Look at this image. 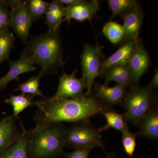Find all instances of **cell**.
I'll return each instance as SVG.
<instances>
[{
  "label": "cell",
  "instance_id": "obj_25",
  "mask_svg": "<svg viewBox=\"0 0 158 158\" xmlns=\"http://www.w3.org/2000/svg\"><path fill=\"white\" fill-rule=\"evenodd\" d=\"M136 134L129 131L123 134L122 143L126 154L130 157H133L136 147Z\"/></svg>",
  "mask_w": 158,
  "mask_h": 158
},
{
  "label": "cell",
  "instance_id": "obj_29",
  "mask_svg": "<svg viewBox=\"0 0 158 158\" xmlns=\"http://www.w3.org/2000/svg\"><path fill=\"white\" fill-rule=\"evenodd\" d=\"M92 148H82L76 149L70 153H65L64 156L66 158H88Z\"/></svg>",
  "mask_w": 158,
  "mask_h": 158
},
{
  "label": "cell",
  "instance_id": "obj_19",
  "mask_svg": "<svg viewBox=\"0 0 158 158\" xmlns=\"http://www.w3.org/2000/svg\"><path fill=\"white\" fill-rule=\"evenodd\" d=\"M106 120V124L98 129L100 133L111 128L123 134L129 130L127 123L125 120L124 114H119L111 110H106L102 113Z\"/></svg>",
  "mask_w": 158,
  "mask_h": 158
},
{
  "label": "cell",
  "instance_id": "obj_11",
  "mask_svg": "<svg viewBox=\"0 0 158 158\" xmlns=\"http://www.w3.org/2000/svg\"><path fill=\"white\" fill-rule=\"evenodd\" d=\"M150 62V57L147 51L138 42L128 62L132 73L133 83L135 85H138L141 77L147 71Z\"/></svg>",
  "mask_w": 158,
  "mask_h": 158
},
{
  "label": "cell",
  "instance_id": "obj_7",
  "mask_svg": "<svg viewBox=\"0 0 158 158\" xmlns=\"http://www.w3.org/2000/svg\"><path fill=\"white\" fill-rule=\"evenodd\" d=\"M102 56V48L99 45H84L81 56V63L83 78L87 88L85 96H90L94 80L101 76L100 73L101 58Z\"/></svg>",
  "mask_w": 158,
  "mask_h": 158
},
{
  "label": "cell",
  "instance_id": "obj_16",
  "mask_svg": "<svg viewBox=\"0 0 158 158\" xmlns=\"http://www.w3.org/2000/svg\"><path fill=\"white\" fill-rule=\"evenodd\" d=\"M16 117L9 116L0 121V153L17 140L20 133L16 126Z\"/></svg>",
  "mask_w": 158,
  "mask_h": 158
},
{
  "label": "cell",
  "instance_id": "obj_28",
  "mask_svg": "<svg viewBox=\"0 0 158 158\" xmlns=\"http://www.w3.org/2000/svg\"><path fill=\"white\" fill-rule=\"evenodd\" d=\"M47 11L53 14L60 15L65 17L66 7L59 1H54L48 3Z\"/></svg>",
  "mask_w": 158,
  "mask_h": 158
},
{
  "label": "cell",
  "instance_id": "obj_27",
  "mask_svg": "<svg viewBox=\"0 0 158 158\" xmlns=\"http://www.w3.org/2000/svg\"><path fill=\"white\" fill-rule=\"evenodd\" d=\"M45 15V23L48 27V31H58L64 16L48 11H47Z\"/></svg>",
  "mask_w": 158,
  "mask_h": 158
},
{
  "label": "cell",
  "instance_id": "obj_2",
  "mask_svg": "<svg viewBox=\"0 0 158 158\" xmlns=\"http://www.w3.org/2000/svg\"><path fill=\"white\" fill-rule=\"evenodd\" d=\"M24 52L30 57L34 65L41 67L43 74L56 72L59 66H63L62 42L58 31H48L27 40Z\"/></svg>",
  "mask_w": 158,
  "mask_h": 158
},
{
  "label": "cell",
  "instance_id": "obj_31",
  "mask_svg": "<svg viewBox=\"0 0 158 158\" xmlns=\"http://www.w3.org/2000/svg\"><path fill=\"white\" fill-rule=\"evenodd\" d=\"M150 87L152 89L157 88L158 87V73L157 70H156L153 77L150 85H149Z\"/></svg>",
  "mask_w": 158,
  "mask_h": 158
},
{
  "label": "cell",
  "instance_id": "obj_21",
  "mask_svg": "<svg viewBox=\"0 0 158 158\" xmlns=\"http://www.w3.org/2000/svg\"><path fill=\"white\" fill-rule=\"evenodd\" d=\"M34 96L23 94L15 95L11 94L9 98L5 100V102L9 104L13 109V116L18 117L19 114L27 108L34 105L33 99Z\"/></svg>",
  "mask_w": 158,
  "mask_h": 158
},
{
  "label": "cell",
  "instance_id": "obj_10",
  "mask_svg": "<svg viewBox=\"0 0 158 158\" xmlns=\"http://www.w3.org/2000/svg\"><path fill=\"white\" fill-rule=\"evenodd\" d=\"M9 72L5 76L0 78V89H5L11 81H19L18 77L24 73L31 72L37 69L30 57L23 52L19 59L10 61Z\"/></svg>",
  "mask_w": 158,
  "mask_h": 158
},
{
  "label": "cell",
  "instance_id": "obj_30",
  "mask_svg": "<svg viewBox=\"0 0 158 158\" xmlns=\"http://www.w3.org/2000/svg\"><path fill=\"white\" fill-rule=\"evenodd\" d=\"M37 10L34 20L38 19L43 15L45 14L48 10V3L42 0H37Z\"/></svg>",
  "mask_w": 158,
  "mask_h": 158
},
{
  "label": "cell",
  "instance_id": "obj_15",
  "mask_svg": "<svg viewBox=\"0 0 158 158\" xmlns=\"http://www.w3.org/2000/svg\"><path fill=\"white\" fill-rule=\"evenodd\" d=\"M127 86L116 84L113 87L99 85L96 87L97 96L105 105L110 107L122 103L127 94Z\"/></svg>",
  "mask_w": 158,
  "mask_h": 158
},
{
  "label": "cell",
  "instance_id": "obj_9",
  "mask_svg": "<svg viewBox=\"0 0 158 158\" xmlns=\"http://www.w3.org/2000/svg\"><path fill=\"white\" fill-rule=\"evenodd\" d=\"M99 4V1L97 0L90 2L81 1L77 4L66 6L65 18L62 20L61 23L65 21L69 23L71 19L80 22H83L87 20L91 22L97 12Z\"/></svg>",
  "mask_w": 158,
  "mask_h": 158
},
{
  "label": "cell",
  "instance_id": "obj_20",
  "mask_svg": "<svg viewBox=\"0 0 158 158\" xmlns=\"http://www.w3.org/2000/svg\"><path fill=\"white\" fill-rule=\"evenodd\" d=\"M108 3L113 14L111 19L116 16L123 18L139 6L138 2L135 0H108Z\"/></svg>",
  "mask_w": 158,
  "mask_h": 158
},
{
  "label": "cell",
  "instance_id": "obj_17",
  "mask_svg": "<svg viewBox=\"0 0 158 158\" xmlns=\"http://www.w3.org/2000/svg\"><path fill=\"white\" fill-rule=\"evenodd\" d=\"M102 76L105 79L104 85H106L110 82L115 81L117 84L128 87L133 83L132 73L128 63L111 66L106 70Z\"/></svg>",
  "mask_w": 158,
  "mask_h": 158
},
{
  "label": "cell",
  "instance_id": "obj_8",
  "mask_svg": "<svg viewBox=\"0 0 158 158\" xmlns=\"http://www.w3.org/2000/svg\"><path fill=\"white\" fill-rule=\"evenodd\" d=\"M77 70H75L70 75L64 72L59 77V87L57 92L52 98L54 99H70L85 96L83 92L86 85L83 78L79 79L76 77Z\"/></svg>",
  "mask_w": 158,
  "mask_h": 158
},
{
  "label": "cell",
  "instance_id": "obj_26",
  "mask_svg": "<svg viewBox=\"0 0 158 158\" xmlns=\"http://www.w3.org/2000/svg\"><path fill=\"white\" fill-rule=\"evenodd\" d=\"M11 13L4 3L0 1V31L8 30L10 27Z\"/></svg>",
  "mask_w": 158,
  "mask_h": 158
},
{
  "label": "cell",
  "instance_id": "obj_33",
  "mask_svg": "<svg viewBox=\"0 0 158 158\" xmlns=\"http://www.w3.org/2000/svg\"><path fill=\"white\" fill-rule=\"evenodd\" d=\"M106 158H116L114 154L106 153Z\"/></svg>",
  "mask_w": 158,
  "mask_h": 158
},
{
  "label": "cell",
  "instance_id": "obj_1",
  "mask_svg": "<svg viewBox=\"0 0 158 158\" xmlns=\"http://www.w3.org/2000/svg\"><path fill=\"white\" fill-rule=\"evenodd\" d=\"M38 110L34 119L36 126L65 122H79L109 110L110 107L93 97L54 99L44 97L34 101Z\"/></svg>",
  "mask_w": 158,
  "mask_h": 158
},
{
  "label": "cell",
  "instance_id": "obj_23",
  "mask_svg": "<svg viewBox=\"0 0 158 158\" xmlns=\"http://www.w3.org/2000/svg\"><path fill=\"white\" fill-rule=\"evenodd\" d=\"M43 75V74L40 72L37 76L32 77L27 81L20 84L15 91H20L23 95L28 94L34 96L38 95L44 97L39 88L40 80Z\"/></svg>",
  "mask_w": 158,
  "mask_h": 158
},
{
  "label": "cell",
  "instance_id": "obj_5",
  "mask_svg": "<svg viewBox=\"0 0 158 158\" xmlns=\"http://www.w3.org/2000/svg\"><path fill=\"white\" fill-rule=\"evenodd\" d=\"M65 146L78 149L82 148H101L104 143L102 135L89 120L76 123L64 132Z\"/></svg>",
  "mask_w": 158,
  "mask_h": 158
},
{
  "label": "cell",
  "instance_id": "obj_3",
  "mask_svg": "<svg viewBox=\"0 0 158 158\" xmlns=\"http://www.w3.org/2000/svg\"><path fill=\"white\" fill-rule=\"evenodd\" d=\"M65 128L61 123L35 127L30 140L31 158H55L63 153Z\"/></svg>",
  "mask_w": 158,
  "mask_h": 158
},
{
  "label": "cell",
  "instance_id": "obj_12",
  "mask_svg": "<svg viewBox=\"0 0 158 158\" xmlns=\"http://www.w3.org/2000/svg\"><path fill=\"white\" fill-rule=\"evenodd\" d=\"M144 14L142 10L138 6L123 18L124 20L123 27V36L121 42L131 40H138V34L140 32Z\"/></svg>",
  "mask_w": 158,
  "mask_h": 158
},
{
  "label": "cell",
  "instance_id": "obj_14",
  "mask_svg": "<svg viewBox=\"0 0 158 158\" xmlns=\"http://www.w3.org/2000/svg\"><path fill=\"white\" fill-rule=\"evenodd\" d=\"M32 131L33 129L23 130L13 144L0 153V158H31L30 143Z\"/></svg>",
  "mask_w": 158,
  "mask_h": 158
},
{
  "label": "cell",
  "instance_id": "obj_13",
  "mask_svg": "<svg viewBox=\"0 0 158 158\" xmlns=\"http://www.w3.org/2000/svg\"><path fill=\"white\" fill-rule=\"evenodd\" d=\"M139 42V40H131L124 43L114 53L102 62L100 69L101 76L103 75L106 69L111 66L115 65H124L128 63Z\"/></svg>",
  "mask_w": 158,
  "mask_h": 158
},
{
  "label": "cell",
  "instance_id": "obj_18",
  "mask_svg": "<svg viewBox=\"0 0 158 158\" xmlns=\"http://www.w3.org/2000/svg\"><path fill=\"white\" fill-rule=\"evenodd\" d=\"M140 131L137 136L157 140L158 138V113L157 108L153 107L143 118L140 124Z\"/></svg>",
  "mask_w": 158,
  "mask_h": 158
},
{
  "label": "cell",
  "instance_id": "obj_24",
  "mask_svg": "<svg viewBox=\"0 0 158 158\" xmlns=\"http://www.w3.org/2000/svg\"><path fill=\"white\" fill-rule=\"evenodd\" d=\"M102 32L106 37L113 44L121 42L123 37V27L116 22L110 21L106 23L103 28Z\"/></svg>",
  "mask_w": 158,
  "mask_h": 158
},
{
  "label": "cell",
  "instance_id": "obj_6",
  "mask_svg": "<svg viewBox=\"0 0 158 158\" xmlns=\"http://www.w3.org/2000/svg\"><path fill=\"white\" fill-rule=\"evenodd\" d=\"M3 1L11 9L10 27L23 42H27L34 20L29 9V1Z\"/></svg>",
  "mask_w": 158,
  "mask_h": 158
},
{
  "label": "cell",
  "instance_id": "obj_22",
  "mask_svg": "<svg viewBox=\"0 0 158 158\" xmlns=\"http://www.w3.org/2000/svg\"><path fill=\"white\" fill-rule=\"evenodd\" d=\"M15 40L14 35L9 30L0 31V65L5 60H9Z\"/></svg>",
  "mask_w": 158,
  "mask_h": 158
},
{
  "label": "cell",
  "instance_id": "obj_4",
  "mask_svg": "<svg viewBox=\"0 0 158 158\" xmlns=\"http://www.w3.org/2000/svg\"><path fill=\"white\" fill-rule=\"evenodd\" d=\"M151 88L150 86L131 87L123 102L127 110L124 119L131 122L136 126L140 125L141 121L153 108Z\"/></svg>",
  "mask_w": 158,
  "mask_h": 158
},
{
  "label": "cell",
  "instance_id": "obj_32",
  "mask_svg": "<svg viewBox=\"0 0 158 158\" xmlns=\"http://www.w3.org/2000/svg\"><path fill=\"white\" fill-rule=\"evenodd\" d=\"M82 0H60L64 5L66 6H70V5H75L81 2Z\"/></svg>",
  "mask_w": 158,
  "mask_h": 158
}]
</instances>
